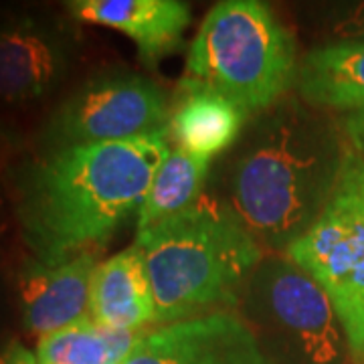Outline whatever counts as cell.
Listing matches in <instances>:
<instances>
[{"label": "cell", "instance_id": "6", "mask_svg": "<svg viewBox=\"0 0 364 364\" xmlns=\"http://www.w3.org/2000/svg\"><path fill=\"white\" fill-rule=\"evenodd\" d=\"M245 322L301 364H340L348 350L322 286L287 255H265L243 291Z\"/></svg>", "mask_w": 364, "mask_h": 364}, {"label": "cell", "instance_id": "15", "mask_svg": "<svg viewBox=\"0 0 364 364\" xmlns=\"http://www.w3.org/2000/svg\"><path fill=\"white\" fill-rule=\"evenodd\" d=\"M146 332L114 330L90 316L37 344L39 364H124Z\"/></svg>", "mask_w": 364, "mask_h": 364}, {"label": "cell", "instance_id": "9", "mask_svg": "<svg viewBox=\"0 0 364 364\" xmlns=\"http://www.w3.org/2000/svg\"><path fill=\"white\" fill-rule=\"evenodd\" d=\"M65 37L28 14L0 21V100L23 104L39 100L67 69Z\"/></svg>", "mask_w": 364, "mask_h": 364}, {"label": "cell", "instance_id": "12", "mask_svg": "<svg viewBox=\"0 0 364 364\" xmlns=\"http://www.w3.org/2000/svg\"><path fill=\"white\" fill-rule=\"evenodd\" d=\"M90 318L114 330L142 332L156 320L154 294L136 245L102 261L91 279Z\"/></svg>", "mask_w": 364, "mask_h": 364}, {"label": "cell", "instance_id": "11", "mask_svg": "<svg viewBox=\"0 0 364 364\" xmlns=\"http://www.w3.org/2000/svg\"><path fill=\"white\" fill-rule=\"evenodd\" d=\"M67 9L81 23L130 37L142 63L150 67L181 49L191 25V6L178 0H73Z\"/></svg>", "mask_w": 364, "mask_h": 364}, {"label": "cell", "instance_id": "14", "mask_svg": "<svg viewBox=\"0 0 364 364\" xmlns=\"http://www.w3.org/2000/svg\"><path fill=\"white\" fill-rule=\"evenodd\" d=\"M301 100L314 109L363 112L364 43H326L301 59L298 71Z\"/></svg>", "mask_w": 364, "mask_h": 364}, {"label": "cell", "instance_id": "2", "mask_svg": "<svg viewBox=\"0 0 364 364\" xmlns=\"http://www.w3.org/2000/svg\"><path fill=\"white\" fill-rule=\"evenodd\" d=\"M344 150L318 109L287 95L243 132L227 205L261 249L286 253L324 210Z\"/></svg>", "mask_w": 364, "mask_h": 364}, {"label": "cell", "instance_id": "17", "mask_svg": "<svg viewBox=\"0 0 364 364\" xmlns=\"http://www.w3.org/2000/svg\"><path fill=\"white\" fill-rule=\"evenodd\" d=\"M332 43H364V2L340 4L328 18Z\"/></svg>", "mask_w": 364, "mask_h": 364}, {"label": "cell", "instance_id": "10", "mask_svg": "<svg viewBox=\"0 0 364 364\" xmlns=\"http://www.w3.org/2000/svg\"><path fill=\"white\" fill-rule=\"evenodd\" d=\"M97 265V253H81L59 265L37 259L25 263L16 287L26 330L43 338L87 318L91 279Z\"/></svg>", "mask_w": 364, "mask_h": 364}, {"label": "cell", "instance_id": "7", "mask_svg": "<svg viewBox=\"0 0 364 364\" xmlns=\"http://www.w3.org/2000/svg\"><path fill=\"white\" fill-rule=\"evenodd\" d=\"M170 107L164 91L130 71H104L87 79L53 114L47 140L53 148L130 142L168 136Z\"/></svg>", "mask_w": 364, "mask_h": 364}, {"label": "cell", "instance_id": "19", "mask_svg": "<svg viewBox=\"0 0 364 364\" xmlns=\"http://www.w3.org/2000/svg\"><path fill=\"white\" fill-rule=\"evenodd\" d=\"M0 364H39V358L21 342L13 340L9 346L0 350Z\"/></svg>", "mask_w": 364, "mask_h": 364}, {"label": "cell", "instance_id": "1", "mask_svg": "<svg viewBox=\"0 0 364 364\" xmlns=\"http://www.w3.org/2000/svg\"><path fill=\"white\" fill-rule=\"evenodd\" d=\"M168 136L69 146L26 170L16 215L37 261L59 265L95 253L138 213L168 156Z\"/></svg>", "mask_w": 364, "mask_h": 364}, {"label": "cell", "instance_id": "8", "mask_svg": "<svg viewBox=\"0 0 364 364\" xmlns=\"http://www.w3.org/2000/svg\"><path fill=\"white\" fill-rule=\"evenodd\" d=\"M124 364H275L251 326L217 312L144 334Z\"/></svg>", "mask_w": 364, "mask_h": 364}, {"label": "cell", "instance_id": "4", "mask_svg": "<svg viewBox=\"0 0 364 364\" xmlns=\"http://www.w3.org/2000/svg\"><path fill=\"white\" fill-rule=\"evenodd\" d=\"M298 71L296 39L265 2L225 0L203 18L182 79L251 117L287 97Z\"/></svg>", "mask_w": 364, "mask_h": 364}, {"label": "cell", "instance_id": "13", "mask_svg": "<svg viewBox=\"0 0 364 364\" xmlns=\"http://www.w3.org/2000/svg\"><path fill=\"white\" fill-rule=\"evenodd\" d=\"M247 117L227 97L182 79L170 109L168 136L188 154L213 160L243 136Z\"/></svg>", "mask_w": 364, "mask_h": 364}, {"label": "cell", "instance_id": "5", "mask_svg": "<svg viewBox=\"0 0 364 364\" xmlns=\"http://www.w3.org/2000/svg\"><path fill=\"white\" fill-rule=\"evenodd\" d=\"M284 255L322 286L348 350L364 363V156L346 146L334 191L308 233Z\"/></svg>", "mask_w": 364, "mask_h": 364}, {"label": "cell", "instance_id": "3", "mask_svg": "<svg viewBox=\"0 0 364 364\" xmlns=\"http://www.w3.org/2000/svg\"><path fill=\"white\" fill-rule=\"evenodd\" d=\"M134 245L162 326L229 312L265 257L231 207L210 198L138 231Z\"/></svg>", "mask_w": 364, "mask_h": 364}, {"label": "cell", "instance_id": "18", "mask_svg": "<svg viewBox=\"0 0 364 364\" xmlns=\"http://www.w3.org/2000/svg\"><path fill=\"white\" fill-rule=\"evenodd\" d=\"M342 126H344V134L348 136L352 148L364 156V109L346 114L342 119Z\"/></svg>", "mask_w": 364, "mask_h": 364}, {"label": "cell", "instance_id": "16", "mask_svg": "<svg viewBox=\"0 0 364 364\" xmlns=\"http://www.w3.org/2000/svg\"><path fill=\"white\" fill-rule=\"evenodd\" d=\"M210 170L208 158L188 154L182 148H170L168 156L156 170L152 184L138 210V231L168 219L200 198Z\"/></svg>", "mask_w": 364, "mask_h": 364}]
</instances>
